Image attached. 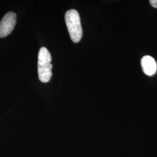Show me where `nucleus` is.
Returning <instances> with one entry per match:
<instances>
[{
  "instance_id": "obj_1",
  "label": "nucleus",
  "mask_w": 157,
  "mask_h": 157,
  "mask_svg": "<svg viewBox=\"0 0 157 157\" xmlns=\"http://www.w3.org/2000/svg\"><path fill=\"white\" fill-rule=\"evenodd\" d=\"M65 20L72 41L75 43H78L82 39L83 34L78 12L75 10L67 11L65 13Z\"/></svg>"
},
{
  "instance_id": "obj_5",
  "label": "nucleus",
  "mask_w": 157,
  "mask_h": 157,
  "mask_svg": "<svg viewBox=\"0 0 157 157\" xmlns=\"http://www.w3.org/2000/svg\"><path fill=\"white\" fill-rule=\"evenodd\" d=\"M150 3L152 7L157 8V0H150Z\"/></svg>"
},
{
  "instance_id": "obj_4",
  "label": "nucleus",
  "mask_w": 157,
  "mask_h": 157,
  "mask_svg": "<svg viewBox=\"0 0 157 157\" xmlns=\"http://www.w3.org/2000/svg\"><path fill=\"white\" fill-rule=\"evenodd\" d=\"M141 64L144 73L148 76H152L156 73L157 65L155 59L149 56H146L141 59Z\"/></svg>"
},
{
  "instance_id": "obj_3",
  "label": "nucleus",
  "mask_w": 157,
  "mask_h": 157,
  "mask_svg": "<svg viewBox=\"0 0 157 157\" xmlns=\"http://www.w3.org/2000/svg\"><path fill=\"white\" fill-rule=\"evenodd\" d=\"M17 23V15L10 12L0 21V38H4L11 33Z\"/></svg>"
},
{
  "instance_id": "obj_2",
  "label": "nucleus",
  "mask_w": 157,
  "mask_h": 157,
  "mask_svg": "<svg viewBox=\"0 0 157 157\" xmlns=\"http://www.w3.org/2000/svg\"><path fill=\"white\" fill-rule=\"evenodd\" d=\"M51 62L50 52L45 47H41L38 56V73L39 80L42 83L48 82L51 78L52 65Z\"/></svg>"
}]
</instances>
